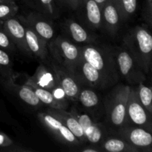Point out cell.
I'll return each mask as SVG.
<instances>
[{
	"mask_svg": "<svg viewBox=\"0 0 152 152\" xmlns=\"http://www.w3.org/2000/svg\"><path fill=\"white\" fill-rule=\"evenodd\" d=\"M23 1L34 11L44 15L50 20L59 16V9L56 0H23Z\"/></svg>",
	"mask_w": 152,
	"mask_h": 152,
	"instance_id": "21",
	"label": "cell"
},
{
	"mask_svg": "<svg viewBox=\"0 0 152 152\" xmlns=\"http://www.w3.org/2000/svg\"><path fill=\"white\" fill-rule=\"evenodd\" d=\"M102 151L108 152H138L139 150L120 137H109L103 140L100 145Z\"/></svg>",
	"mask_w": 152,
	"mask_h": 152,
	"instance_id": "23",
	"label": "cell"
},
{
	"mask_svg": "<svg viewBox=\"0 0 152 152\" xmlns=\"http://www.w3.org/2000/svg\"><path fill=\"white\" fill-rule=\"evenodd\" d=\"M25 85L41 88L51 92L59 87L56 74L47 61L41 62L34 75L28 77Z\"/></svg>",
	"mask_w": 152,
	"mask_h": 152,
	"instance_id": "11",
	"label": "cell"
},
{
	"mask_svg": "<svg viewBox=\"0 0 152 152\" xmlns=\"http://www.w3.org/2000/svg\"><path fill=\"white\" fill-rule=\"evenodd\" d=\"M100 10L102 26L110 35L115 36L118 32L121 22L117 5L112 0H107Z\"/></svg>",
	"mask_w": 152,
	"mask_h": 152,
	"instance_id": "17",
	"label": "cell"
},
{
	"mask_svg": "<svg viewBox=\"0 0 152 152\" xmlns=\"http://www.w3.org/2000/svg\"><path fill=\"white\" fill-rule=\"evenodd\" d=\"M137 5V0H120L118 10L121 22H126L135 13Z\"/></svg>",
	"mask_w": 152,
	"mask_h": 152,
	"instance_id": "27",
	"label": "cell"
},
{
	"mask_svg": "<svg viewBox=\"0 0 152 152\" xmlns=\"http://www.w3.org/2000/svg\"><path fill=\"white\" fill-rule=\"evenodd\" d=\"M8 1V0H0V2H2V1Z\"/></svg>",
	"mask_w": 152,
	"mask_h": 152,
	"instance_id": "37",
	"label": "cell"
},
{
	"mask_svg": "<svg viewBox=\"0 0 152 152\" xmlns=\"http://www.w3.org/2000/svg\"><path fill=\"white\" fill-rule=\"evenodd\" d=\"M83 129L87 142L96 145L103 140V132L99 123H95L88 114L73 108L71 111Z\"/></svg>",
	"mask_w": 152,
	"mask_h": 152,
	"instance_id": "13",
	"label": "cell"
},
{
	"mask_svg": "<svg viewBox=\"0 0 152 152\" xmlns=\"http://www.w3.org/2000/svg\"><path fill=\"white\" fill-rule=\"evenodd\" d=\"M46 61L54 71L59 87L63 91L67 99L77 101V97L82 86L77 82L75 77L68 70L54 62L50 56Z\"/></svg>",
	"mask_w": 152,
	"mask_h": 152,
	"instance_id": "9",
	"label": "cell"
},
{
	"mask_svg": "<svg viewBox=\"0 0 152 152\" xmlns=\"http://www.w3.org/2000/svg\"><path fill=\"white\" fill-rule=\"evenodd\" d=\"M2 24H3V22L0 20V28H1V27H2Z\"/></svg>",
	"mask_w": 152,
	"mask_h": 152,
	"instance_id": "36",
	"label": "cell"
},
{
	"mask_svg": "<svg viewBox=\"0 0 152 152\" xmlns=\"http://www.w3.org/2000/svg\"><path fill=\"white\" fill-rule=\"evenodd\" d=\"M31 90L34 91L35 94L39 99L42 103L49 106V108H56V109L65 110L68 108V102L66 98L59 99L56 97L50 91L33 86H28Z\"/></svg>",
	"mask_w": 152,
	"mask_h": 152,
	"instance_id": "22",
	"label": "cell"
},
{
	"mask_svg": "<svg viewBox=\"0 0 152 152\" xmlns=\"http://www.w3.org/2000/svg\"><path fill=\"white\" fill-rule=\"evenodd\" d=\"M77 101L86 109L90 111L99 109L100 107V99L97 94L92 88L82 87L79 93Z\"/></svg>",
	"mask_w": 152,
	"mask_h": 152,
	"instance_id": "24",
	"label": "cell"
},
{
	"mask_svg": "<svg viewBox=\"0 0 152 152\" xmlns=\"http://www.w3.org/2000/svg\"><path fill=\"white\" fill-rule=\"evenodd\" d=\"M38 118L40 122L51 132V134H53V136L61 142L72 146H78L81 145V142L65 125L48 112L45 111L39 113Z\"/></svg>",
	"mask_w": 152,
	"mask_h": 152,
	"instance_id": "10",
	"label": "cell"
},
{
	"mask_svg": "<svg viewBox=\"0 0 152 152\" xmlns=\"http://www.w3.org/2000/svg\"><path fill=\"white\" fill-rule=\"evenodd\" d=\"M0 48L8 52L9 53H15L17 49L2 28H0Z\"/></svg>",
	"mask_w": 152,
	"mask_h": 152,
	"instance_id": "29",
	"label": "cell"
},
{
	"mask_svg": "<svg viewBox=\"0 0 152 152\" xmlns=\"http://www.w3.org/2000/svg\"><path fill=\"white\" fill-rule=\"evenodd\" d=\"M46 112L50 114V115L59 120L62 124L65 125L72 132L73 134L78 139L81 144L87 142L81 126L71 112H67L65 110L63 109H56V108H49L46 111Z\"/></svg>",
	"mask_w": 152,
	"mask_h": 152,
	"instance_id": "18",
	"label": "cell"
},
{
	"mask_svg": "<svg viewBox=\"0 0 152 152\" xmlns=\"http://www.w3.org/2000/svg\"><path fill=\"white\" fill-rule=\"evenodd\" d=\"M18 19L26 23L36 34L47 42L53 39L54 30L51 25V20L44 15L33 11L25 16H18Z\"/></svg>",
	"mask_w": 152,
	"mask_h": 152,
	"instance_id": "12",
	"label": "cell"
},
{
	"mask_svg": "<svg viewBox=\"0 0 152 152\" xmlns=\"http://www.w3.org/2000/svg\"><path fill=\"white\" fill-rule=\"evenodd\" d=\"M113 1H114V3H115V4L117 5V9L119 8V6H120V0H112Z\"/></svg>",
	"mask_w": 152,
	"mask_h": 152,
	"instance_id": "34",
	"label": "cell"
},
{
	"mask_svg": "<svg viewBox=\"0 0 152 152\" xmlns=\"http://www.w3.org/2000/svg\"><path fill=\"white\" fill-rule=\"evenodd\" d=\"M19 10V7L13 0L0 2V20L4 22L10 18L15 17Z\"/></svg>",
	"mask_w": 152,
	"mask_h": 152,
	"instance_id": "28",
	"label": "cell"
},
{
	"mask_svg": "<svg viewBox=\"0 0 152 152\" xmlns=\"http://www.w3.org/2000/svg\"><path fill=\"white\" fill-rule=\"evenodd\" d=\"M56 1L59 3V4H61V5H62V4H64V0H56Z\"/></svg>",
	"mask_w": 152,
	"mask_h": 152,
	"instance_id": "35",
	"label": "cell"
},
{
	"mask_svg": "<svg viewBox=\"0 0 152 152\" xmlns=\"http://www.w3.org/2000/svg\"><path fill=\"white\" fill-rule=\"evenodd\" d=\"M50 58L70 73L82 56L80 46H77L62 36L48 42Z\"/></svg>",
	"mask_w": 152,
	"mask_h": 152,
	"instance_id": "4",
	"label": "cell"
},
{
	"mask_svg": "<svg viewBox=\"0 0 152 152\" xmlns=\"http://www.w3.org/2000/svg\"><path fill=\"white\" fill-rule=\"evenodd\" d=\"M131 86L120 84L114 88L105 97L106 120L113 129L118 130L127 124L126 108Z\"/></svg>",
	"mask_w": 152,
	"mask_h": 152,
	"instance_id": "3",
	"label": "cell"
},
{
	"mask_svg": "<svg viewBox=\"0 0 152 152\" xmlns=\"http://www.w3.org/2000/svg\"><path fill=\"white\" fill-rule=\"evenodd\" d=\"M137 92L139 100L145 109L152 115V91L151 88L140 83L137 85Z\"/></svg>",
	"mask_w": 152,
	"mask_h": 152,
	"instance_id": "26",
	"label": "cell"
},
{
	"mask_svg": "<svg viewBox=\"0 0 152 152\" xmlns=\"http://www.w3.org/2000/svg\"><path fill=\"white\" fill-rule=\"evenodd\" d=\"M79 8L83 10L85 20L90 28L99 29L102 27L100 7L94 0H80Z\"/></svg>",
	"mask_w": 152,
	"mask_h": 152,
	"instance_id": "19",
	"label": "cell"
},
{
	"mask_svg": "<svg viewBox=\"0 0 152 152\" xmlns=\"http://www.w3.org/2000/svg\"><path fill=\"white\" fill-rule=\"evenodd\" d=\"M82 57L103 74L114 85L120 78L113 49L108 47L86 44L80 46Z\"/></svg>",
	"mask_w": 152,
	"mask_h": 152,
	"instance_id": "2",
	"label": "cell"
},
{
	"mask_svg": "<svg viewBox=\"0 0 152 152\" xmlns=\"http://www.w3.org/2000/svg\"><path fill=\"white\" fill-rule=\"evenodd\" d=\"M20 22L25 28V40L31 54L39 59L42 62L47 60L50 57L47 42L36 34L26 23Z\"/></svg>",
	"mask_w": 152,
	"mask_h": 152,
	"instance_id": "16",
	"label": "cell"
},
{
	"mask_svg": "<svg viewBox=\"0 0 152 152\" xmlns=\"http://www.w3.org/2000/svg\"><path fill=\"white\" fill-rule=\"evenodd\" d=\"M120 77L132 85H138L145 80V73L132 55L124 47L113 49Z\"/></svg>",
	"mask_w": 152,
	"mask_h": 152,
	"instance_id": "5",
	"label": "cell"
},
{
	"mask_svg": "<svg viewBox=\"0 0 152 152\" xmlns=\"http://www.w3.org/2000/svg\"><path fill=\"white\" fill-rule=\"evenodd\" d=\"M0 84L7 91L20 99L25 103L34 107L41 105L42 102L38 99L34 91L31 90L27 85L16 84L14 83V79H0Z\"/></svg>",
	"mask_w": 152,
	"mask_h": 152,
	"instance_id": "15",
	"label": "cell"
},
{
	"mask_svg": "<svg viewBox=\"0 0 152 152\" xmlns=\"http://www.w3.org/2000/svg\"><path fill=\"white\" fill-rule=\"evenodd\" d=\"M123 46L132 55L145 74L151 71L152 63V37L150 31L142 26H136L127 32Z\"/></svg>",
	"mask_w": 152,
	"mask_h": 152,
	"instance_id": "1",
	"label": "cell"
},
{
	"mask_svg": "<svg viewBox=\"0 0 152 152\" xmlns=\"http://www.w3.org/2000/svg\"><path fill=\"white\" fill-rule=\"evenodd\" d=\"M71 74L82 87L102 90L114 86L107 77L95 69L82 56L74 68Z\"/></svg>",
	"mask_w": 152,
	"mask_h": 152,
	"instance_id": "6",
	"label": "cell"
},
{
	"mask_svg": "<svg viewBox=\"0 0 152 152\" xmlns=\"http://www.w3.org/2000/svg\"><path fill=\"white\" fill-rule=\"evenodd\" d=\"M65 33L77 43L91 44L95 42V38L88 32L81 25L71 19H68L64 25Z\"/></svg>",
	"mask_w": 152,
	"mask_h": 152,
	"instance_id": "20",
	"label": "cell"
},
{
	"mask_svg": "<svg viewBox=\"0 0 152 152\" xmlns=\"http://www.w3.org/2000/svg\"><path fill=\"white\" fill-rule=\"evenodd\" d=\"M0 77H1V74H0Z\"/></svg>",
	"mask_w": 152,
	"mask_h": 152,
	"instance_id": "38",
	"label": "cell"
},
{
	"mask_svg": "<svg viewBox=\"0 0 152 152\" xmlns=\"http://www.w3.org/2000/svg\"><path fill=\"white\" fill-rule=\"evenodd\" d=\"M118 137L122 138L140 151H151V132L138 126L126 125L117 130Z\"/></svg>",
	"mask_w": 152,
	"mask_h": 152,
	"instance_id": "8",
	"label": "cell"
},
{
	"mask_svg": "<svg viewBox=\"0 0 152 152\" xmlns=\"http://www.w3.org/2000/svg\"><path fill=\"white\" fill-rule=\"evenodd\" d=\"M80 0H64V4L73 10H78Z\"/></svg>",
	"mask_w": 152,
	"mask_h": 152,
	"instance_id": "31",
	"label": "cell"
},
{
	"mask_svg": "<svg viewBox=\"0 0 152 152\" xmlns=\"http://www.w3.org/2000/svg\"><path fill=\"white\" fill-rule=\"evenodd\" d=\"M143 16L145 20L151 26L152 22V0H145L143 9Z\"/></svg>",
	"mask_w": 152,
	"mask_h": 152,
	"instance_id": "30",
	"label": "cell"
},
{
	"mask_svg": "<svg viewBox=\"0 0 152 152\" xmlns=\"http://www.w3.org/2000/svg\"><path fill=\"white\" fill-rule=\"evenodd\" d=\"M80 151L82 152H99V151H103L102 149L101 148L100 146H97V145H95V146H89V147H86V148H83V149L80 150Z\"/></svg>",
	"mask_w": 152,
	"mask_h": 152,
	"instance_id": "32",
	"label": "cell"
},
{
	"mask_svg": "<svg viewBox=\"0 0 152 152\" xmlns=\"http://www.w3.org/2000/svg\"><path fill=\"white\" fill-rule=\"evenodd\" d=\"M95 1H96V3H97L98 4V5L99 6V7H102V6H103V4H105V2H106L107 1V0H94Z\"/></svg>",
	"mask_w": 152,
	"mask_h": 152,
	"instance_id": "33",
	"label": "cell"
},
{
	"mask_svg": "<svg viewBox=\"0 0 152 152\" xmlns=\"http://www.w3.org/2000/svg\"><path fill=\"white\" fill-rule=\"evenodd\" d=\"M151 116L140 102L136 88L130 87L126 108V125L138 126L151 132Z\"/></svg>",
	"mask_w": 152,
	"mask_h": 152,
	"instance_id": "7",
	"label": "cell"
},
{
	"mask_svg": "<svg viewBox=\"0 0 152 152\" xmlns=\"http://www.w3.org/2000/svg\"><path fill=\"white\" fill-rule=\"evenodd\" d=\"M0 79L4 80H11L15 77L10 53L1 48H0Z\"/></svg>",
	"mask_w": 152,
	"mask_h": 152,
	"instance_id": "25",
	"label": "cell"
},
{
	"mask_svg": "<svg viewBox=\"0 0 152 152\" xmlns=\"http://www.w3.org/2000/svg\"><path fill=\"white\" fill-rule=\"evenodd\" d=\"M2 29L7 34L18 50L25 55L31 56L25 40V28L18 17H13L4 21Z\"/></svg>",
	"mask_w": 152,
	"mask_h": 152,
	"instance_id": "14",
	"label": "cell"
}]
</instances>
